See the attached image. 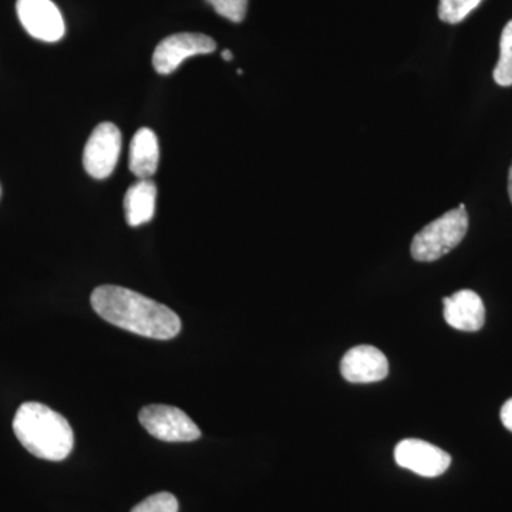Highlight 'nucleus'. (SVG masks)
Listing matches in <instances>:
<instances>
[{"mask_svg": "<svg viewBox=\"0 0 512 512\" xmlns=\"http://www.w3.org/2000/svg\"><path fill=\"white\" fill-rule=\"evenodd\" d=\"M92 306L97 315L111 325L146 338L173 339L181 330L177 313L121 286L104 285L94 289Z\"/></svg>", "mask_w": 512, "mask_h": 512, "instance_id": "1", "label": "nucleus"}, {"mask_svg": "<svg viewBox=\"0 0 512 512\" xmlns=\"http://www.w3.org/2000/svg\"><path fill=\"white\" fill-rule=\"evenodd\" d=\"M13 431L30 454L62 461L72 453L74 436L69 421L42 403L22 404L13 419Z\"/></svg>", "mask_w": 512, "mask_h": 512, "instance_id": "2", "label": "nucleus"}, {"mask_svg": "<svg viewBox=\"0 0 512 512\" xmlns=\"http://www.w3.org/2000/svg\"><path fill=\"white\" fill-rule=\"evenodd\" d=\"M468 231V214L464 204L426 225L412 242V256L419 262L443 258L460 245Z\"/></svg>", "mask_w": 512, "mask_h": 512, "instance_id": "3", "label": "nucleus"}, {"mask_svg": "<svg viewBox=\"0 0 512 512\" xmlns=\"http://www.w3.org/2000/svg\"><path fill=\"white\" fill-rule=\"evenodd\" d=\"M138 419L147 433L167 443H188L201 437L197 424L177 407L163 404L144 407Z\"/></svg>", "mask_w": 512, "mask_h": 512, "instance_id": "4", "label": "nucleus"}, {"mask_svg": "<svg viewBox=\"0 0 512 512\" xmlns=\"http://www.w3.org/2000/svg\"><path fill=\"white\" fill-rule=\"evenodd\" d=\"M121 153V133L113 123H101L94 128L83 153L87 174L104 180L113 174Z\"/></svg>", "mask_w": 512, "mask_h": 512, "instance_id": "5", "label": "nucleus"}, {"mask_svg": "<svg viewBox=\"0 0 512 512\" xmlns=\"http://www.w3.org/2000/svg\"><path fill=\"white\" fill-rule=\"evenodd\" d=\"M217 49V43L210 36L201 33H177L164 39L156 47L153 56L154 69L160 74H171L188 57L208 55Z\"/></svg>", "mask_w": 512, "mask_h": 512, "instance_id": "6", "label": "nucleus"}, {"mask_svg": "<svg viewBox=\"0 0 512 512\" xmlns=\"http://www.w3.org/2000/svg\"><path fill=\"white\" fill-rule=\"evenodd\" d=\"M394 460L400 467L427 478L441 476L451 464L450 454L446 451L416 439L400 441L394 448Z\"/></svg>", "mask_w": 512, "mask_h": 512, "instance_id": "7", "label": "nucleus"}, {"mask_svg": "<svg viewBox=\"0 0 512 512\" xmlns=\"http://www.w3.org/2000/svg\"><path fill=\"white\" fill-rule=\"evenodd\" d=\"M16 10L23 28L42 42H59L64 36L62 13L52 0H18Z\"/></svg>", "mask_w": 512, "mask_h": 512, "instance_id": "8", "label": "nucleus"}, {"mask_svg": "<svg viewBox=\"0 0 512 512\" xmlns=\"http://www.w3.org/2000/svg\"><path fill=\"white\" fill-rule=\"evenodd\" d=\"M340 372L350 383H376L389 375V362L375 346H356L343 357Z\"/></svg>", "mask_w": 512, "mask_h": 512, "instance_id": "9", "label": "nucleus"}, {"mask_svg": "<svg viewBox=\"0 0 512 512\" xmlns=\"http://www.w3.org/2000/svg\"><path fill=\"white\" fill-rule=\"evenodd\" d=\"M444 319L451 328L478 332L485 323L483 299L470 289H463L443 299Z\"/></svg>", "mask_w": 512, "mask_h": 512, "instance_id": "10", "label": "nucleus"}, {"mask_svg": "<svg viewBox=\"0 0 512 512\" xmlns=\"http://www.w3.org/2000/svg\"><path fill=\"white\" fill-rule=\"evenodd\" d=\"M160 163V146L156 133L150 128H140L134 134L128 154V167L140 180H148L157 173Z\"/></svg>", "mask_w": 512, "mask_h": 512, "instance_id": "11", "label": "nucleus"}, {"mask_svg": "<svg viewBox=\"0 0 512 512\" xmlns=\"http://www.w3.org/2000/svg\"><path fill=\"white\" fill-rule=\"evenodd\" d=\"M157 185L151 178L128 188L124 197V214L130 227H140L153 220L156 212Z\"/></svg>", "mask_w": 512, "mask_h": 512, "instance_id": "12", "label": "nucleus"}, {"mask_svg": "<svg viewBox=\"0 0 512 512\" xmlns=\"http://www.w3.org/2000/svg\"><path fill=\"white\" fill-rule=\"evenodd\" d=\"M494 80L498 86H512V20L505 25L500 39V59L494 69Z\"/></svg>", "mask_w": 512, "mask_h": 512, "instance_id": "13", "label": "nucleus"}, {"mask_svg": "<svg viewBox=\"0 0 512 512\" xmlns=\"http://www.w3.org/2000/svg\"><path fill=\"white\" fill-rule=\"evenodd\" d=\"M483 0H440L439 18L450 25L463 22Z\"/></svg>", "mask_w": 512, "mask_h": 512, "instance_id": "14", "label": "nucleus"}, {"mask_svg": "<svg viewBox=\"0 0 512 512\" xmlns=\"http://www.w3.org/2000/svg\"><path fill=\"white\" fill-rule=\"evenodd\" d=\"M131 512H178V501L173 494L158 493L141 501Z\"/></svg>", "mask_w": 512, "mask_h": 512, "instance_id": "15", "label": "nucleus"}, {"mask_svg": "<svg viewBox=\"0 0 512 512\" xmlns=\"http://www.w3.org/2000/svg\"><path fill=\"white\" fill-rule=\"evenodd\" d=\"M215 12L222 18L239 23L245 19L248 10V0H207Z\"/></svg>", "mask_w": 512, "mask_h": 512, "instance_id": "16", "label": "nucleus"}, {"mask_svg": "<svg viewBox=\"0 0 512 512\" xmlns=\"http://www.w3.org/2000/svg\"><path fill=\"white\" fill-rule=\"evenodd\" d=\"M500 416L505 429L510 430L512 433V399L505 402L503 409H501Z\"/></svg>", "mask_w": 512, "mask_h": 512, "instance_id": "17", "label": "nucleus"}, {"mask_svg": "<svg viewBox=\"0 0 512 512\" xmlns=\"http://www.w3.org/2000/svg\"><path fill=\"white\" fill-rule=\"evenodd\" d=\"M508 194H510V200L512 202V165L510 168V174H508Z\"/></svg>", "mask_w": 512, "mask_h": 512, "instance_id": "18", "label": "nucleus"}, {"mask_svg": "<svg viewBox=\"0 0 512 512\" xmlns=\"http://www.w3.org/2000/svg\"><path fill=\"white\" fill-rule=\"evenodd\" d=\"M222 59L227 60V62H231L232 59H234V56H232L231 50H224L222 52Z\"/></svg>", "mask_w": 512, "mask_h": 512, "instance_id": "19", "label": "nucleus"}]
</instances>
